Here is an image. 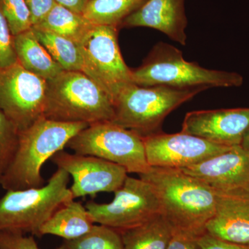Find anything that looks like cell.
<instances>
[{"label": "cell", "instance_id": "obj_21", "mask_svg": "<svg viewBox=\"0 0 249 249\" xmlns=\"http://www.w3.org/2000/svg\"><path fill=\"white\" fill-rule=\"evenodd\" d=\"M147 0H90L83 16L95 25L121 29L123 22L140 9Z\"/></svg>", "mask_w": 249, "mask_h": 249}, {"label": "cell", "instance_id": "obj_20", "mask_svg": "<svg viewBox=\"0 0 249 249\" xmlns=\"http://www.w3.org/2000/svg\"><path fill=\"white\" fill-rule=\"evenodd\" d=\"M93 25L83 14L56 4L40 24L33 27L56 34L78 44Z\"/></svg>", "mask_w": 249, "mask_h": 249}, {"label": "cell", "instance_id": "obj_15", "mask_svg": "<svg viewBox=\"0 0 249 249\" xmlns=\"http://www.w3.org/2000/svg\"><path fill=\"white\" fill-rule=\"evenodd\" d=\"M180 170L214 190L249 186V148L241 145L232 147L204 161Z\"/></svg>", "mask_w": 249, "mask_h": 249}, {"label": "cell", "instance_id": "obj_32", "mask_svg": "<svg viewBox=\"0 0 249 249\" xmlns=\"http://www.w3.org/2000/svg\"><path fill=\"white\" fill-rule=\"evenodd\" d=\"M241 145L243 147H245V148H249V129L247 134H245Z\"/></svg>", "mask_w": 249, "mask_h": 249}, {"label": "cell", "instance_id": "obj_1", "mask_svg": "<svg viewBox=\"0 0 249 249\" xmlns=\"http://www.w3.org/2000/svg\"><path fill=\"white\" fill-rule=\"evenodd\" d=\"M155 190L164 216L173 231L199 237L213 215L216 193L200 180L177 168L151 167L139 175Z\"/></svg>", "mask_w": 249, "mask_h": 249}, {"label": "cell", "instance_id": "obj_25", "mask_svg": "<svg viewBox=\"0 0 249 249\" xmlns=\"http://www.w3.org/2000/svg\"><path fill=\"white\" fill-rule=\"evenodd\" d=\"M0 11L6 19L13 36L33 27L31 14L25 0H0Z\"/></svg>", "mask_w": 249, "mask_h": 249}, {"label": "cell", "instance_id": "obj_17", "mask_svg": "<svg viewBox=\"0 0 249 249\" xmlns=\"http://www.w3.org/2000/svg\"><path fill=\"white\" fill-rule=\"evenodd\" d=\"M94 225L85 206L73 199L52 214L42 226L40 233L41 236L55 235L65 240H73L86 235Z\"/></svg>", "mask_w": 249, "mask_h": 249}, {"label": "cell", "instance_id": "obj_3", "mask_svg": "<svg viewBox=\"0 0 249 249\" xmlns=\"http://www.w3.org/2000/svg\"><path fill=\"white\" fill-rule=\"evenodd\" d=\"M132 81L142 87L167 86L178 89L202 88H235L244 78L236 72L204 68L188 62L175 46L156 44L138 68L132 70Z\"/></svg>", "mask_w": 249, "mask_h": 249}, {"label": "cell", "instance_id": "obj_2", "mask_svg": "<svg viewBox=\"0 0 249 249\" xmlns=\"http://www.w3.org/2000/svg\"><path fill=\"white\" fill-rule=\"evenodd\" d=\"M89 124L65 123L41 117L20 132L17 152L0 183L4 190L40 188L45 180L42 166Z\"/></svg>", "mask_w": 249, "mask_h": 249}, {"label": "cell", "instance_id": "obj_13", "mask_svg": "<svg viewBox=\"0 0 249 249\" xmlns=\"http://www.w3.org/2000/svg\"><path fill=\"white\" fill-rule=\"evenodd\" d=\"M249 129V108L187 113L181 132L226 147L240 145Z\"/></svg>", "mask_w": 249, "mask_h": 249}, {"label": "cell", "instance_id": "obj_22", "mask_svg": "<svg viewBox=\"0 0 249 249\" xmlns=\"http://www.w3.org/2000/svg\"><path fill=\"white\" fill-rule=\"evenodd\" d=\"M32 29L37 40L63 71H82V57L78 44L48 31L36 27Z\"/></svg>", "mask_w": 249, "mask_h": 249}, {"label": "cell", "instance_id": "obj_30", "mask_svg": "<svg viewBox=\"0 0 249 249\" xmlns=\"http://www.w3.org/2000/svg\"><path fill=\"white\" fill-rule=\"evenodd\" d=\"M198 242L201 249H249V247L219 240L206 232L199 237Z\"/></svg>", "mask_w": 249, "mask_h": 249}, {"label": "cell", "instance_id": "obj_7", "mask_svg": "<svg viewBox=\"0 0 249 249\" xmlns=\"http://www.w3.org/2000/svg\"><path fill=\"white\" fill-rule=\"evenodd\" d=\"M74 153L121 165L127 173L142 175L151 168L140 135L110 121L89 124L67 143Z\"/></svg>", "mask_w": 249, "mask_h": 249}, {"label": "cell", "instance_id": "obj_27", "mask_svg": "<svg viewBox=\"0 0 249 249\" xmlns=\"http://www.w3.org/2000/svg\"><path fill=\"white\" fill-rule=\"evenodd\" d=\"M0 249H40L33 235L22 232H0Z\"/></svg>", "mask_w": 249, "mask_h": 249}, {"label": "cell", "instance_id": "obj_28", "mask_svg": "<svg viewBox=\"0 0 249 249\" xmlns=\"http://www.w3.org/2000/svg\"><path fill=\"white\" fill-rule=\"evenodd\" d=\"M30 11L33 27L40 24L57 4L55 0H25Z\"/></svg>", "mask_w": 249, "mask_h": 249}, {"label": "cell", "instance_id": "obj_19", "mask_svg": "<svg viewBox=\"0 0 249 249\" xmlns=\"http://www.w3.org/2000/svg\"><path fill=\"white\" fill-rule=\"evenodd\" d=\"M120 232L124 249H166L173 229L161 213Z\"/></svg>", "mask_w": 249, "mask_h": 249}, {"label": "cell", "instance_id": "obj_12", "mask_svg": "<svg viewBox=\"0 0 249 249\" xmlns=\"http://www.w3.org/2000/svg\"><path fill=\"white\" fill-rule=\"evenodd\" d=\"M142 139L149 165L160 168H187L232 147L217 145L182 132L176 134L161 132Z\"/></svg>", "mask_w": 249, "mask_h": 249}, {"label": "cell", "instance_id": "obj_11", "mask_svg": "<svg viewBox=\"0 0 249 249\" xmlns=\"http://www.w3.org/2000/svg\"><path fill=\"white\" fill-rule=\"evenodd\" d=\"M58 168L73 178L70 189L73 199L95 196L101 192L119 190L127 178L124 167L90 155L71 154L61 150L51 159Z\"/></svg>", "mask_w": 249, "mask_h": 249}, {"label": "cell", "instance_id": "obj_16", "mask_svg": "<svg viewBox=\"0 0 249 249\" xmlns=\"http://www.w3.org/2000/svg\"><path fill=\"white\" fill-rule=\"evenodd\" d=\"M185 0H147L140 9L126 18L121 28L148 27L186 45L188 24Z\"/></svg>", "mask_w": 249, "mask_h": 249}, {"label": "cell", "instance_id": "obj_18", "mask_svg": "<svg viewBox=\"0 0 249 249\" xmlns=\"http://www.w3.org/2000/svg\"><path fill=\"white\" fill-rule=\"evenodd\" d=\"M14 46L18 63L36 76L47 81L63 71L37 40L32 28L15 36Z\"/></svg>", "mask_w": 249, "mask_h": 249}, {"label": "cell", "instance_id": "obj_24", "mask_svg": "<svg viewBox=\"0 0 249 249\" xmlns=\"http://www.w3.org/2000/svg\"><path fill=\"white\" fill-rule=\"evenodd\" d=\"M19 134L16 124L0 110V183L17 152Z\"/></svg>", "mask_w": 249, "mask_h": 249}, {"label": "cell", "instance_id": "obj_6", "mask_svg": "<svg viewBox=\"0 0 249 249\" xmlns=\"http://www.w3.org/2000/svg\"><path fill=\"white\" fill-rule=\"evenodd\" d=\"M206 89L142 87L132 83L114 100V115L111 122L142 138L160 133L163 121L172 111Z\"/></svg>", "mask_w": 249, "mask_h": 249}, {"label": "cell", "instance_id": "obj_31", "mask_svg": "<svg viewBox=\"0 0 249 249\" xmlns=\"http://www.w3.org/2000/svg\"><path fill=\"white\" fill-rule=\"evenodd\" d=\"M90 0H55L57 4L62 5L67 9L83 14Z\"/></svg>", "mask_w": 249, "mask_h": 249}, {"label": "cell", "instance_id": "obj_23", "mask_svg": "<svg viewBox=\"0 0 249 249\" xmlns=\"http://www.w3.org/2000/svg\"><path fill=\"white\" fill-rule=\"evenodd\" d=\"M63 244L70 249H124L120 232L101 224L93 226L80 238L65 240Z\"/></svg>", "mask_w": 249, "mask_h": 249}, {"label": "cell", "instance_id": "obj_8", "mask_svg": "<svg viewBox=\"0 0 249 249\" xmlns=\"http://www.w3.org/2000/svg\"><path fill=\"white\" fill-rule=\"evenodd\" d=\"M119 28L93 25L78 43L82 72L109 95L113 102L132 81V70L123 58L118 42Z\"/></svg>", "mask_w": 249, "mask_h": 249}, {"label": "cell", "instance_id": "obj_33", "mask_svg": "<svg viewBox=\"0 0 249 249\" xmlns=\"http://www.w3.org/2000/svg\"><path fill=\"white\" fill-rule=\"evenodd\" d=\"M55 249H69L68 247H67V246H65V245H62V246H60V247H58V248Z\"/></svg>", "mask_w": 249, "mask_h": 249}, {"label": "cell", "instance_id": "obj_10", "mask_svg": "<svg viewBox=\"0 0 249 249\" xmlns=\"http://www.w3.org/2000/svg\"><path fill=\"white\" fill-rule=\"evenodd\" d=\"M47 87L18 62L0 68V110L22 132L43 117Z\"/></svg>", "mask_w": 249, "mask_h": 249}, {"label": "cell", "instance_id": "obj_26", "mask_svg": "<svg viewBox=\"0 0 249 249\" xmlns=\"http://www.w3.org/2000/svg\"><path fill=\"white\" fill-rule=\"evenodd\" d=\"M18 62L14 46V36L0 11V68L11 66Z\"/></svg>", "mask_w": 249, "mask_h": 249}, {"label": "cell", "instance_id": "obj_14", "mask_svg": "<svg viewBox=\"0 0 249 249\" xmlns=\"http://www.w3.org/2000/svg\"><path fill=\"white\" fill-rule=\"evenodd\" d=\"M214 191L215 209L206 224V233L225 242L249 247V186Z\"/></svg>", "mask_w": 249, "mask_h": 249}, {"label": "cell", "instance_id": "obj_29", "mask_svg": "<svg viewBox=\"0 0 249 249\" xmlns=\"http://www.w3.org/2000/svg\"><path fill=\"white\" fill-rule=\"evenodd\" d=\"M198 239L199 237L185 232L173 231L166 249H201Z\"/></svg>", "mask_w": 249, "mask_h": 249}, {"label": "cell", "instance_id": "obj_4", "mask_svg": "<svg viewBox=\"0 0 249 249\" xmlns=\"http://www.w3.org/2000/svg\"><path fill=\"white\" fill-rule=\"evenodd\" d=\"M114 115L109 95L83 72L63 71L47 80L44 117L91 124L111 121Z\"/></svg>", "mask_w": 249, "mask_h": 249}, {"label": "cell", "instance_id": "obj_5", "mask_svg": "<svg viewBox=\"0 0 249 249\" xmlns=\"http://www.w3.org/2000/svg\"><path fill=\"white\" fill-rule=\"evenodd\" d=\"M70 175L58 168L45 186L10 190L0 199V232L31 233L42 237V226L65 203L73 200Z\"/></svg>", "mask_w": 249, "mask_h": 249}, {"label": "cell", "instance_id": "obj_9", "mask_svg": "<svg viewBox=\"0 0 249 249\" xmlns=\"http://www.w3.org/2000/svg\"><path fill=\"white\" fill-rule=\"evenodd\" d=\"M85 207L94 224L118 231L137 227L160 213V201L151 185L142 178L128 176L123 186L114 192L111 202L89 201Z\"/></svg>", "mask_w": 249, "mask_h": 249}]
</instances>
